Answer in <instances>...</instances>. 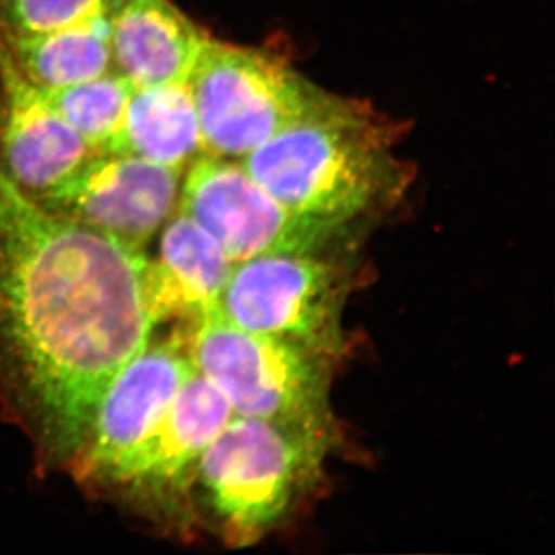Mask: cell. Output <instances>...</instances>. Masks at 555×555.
Wrapping results in <instances>:
<instances>
[{
	"mask_svg": "<svg viewBox=\"0 0 555 555\" xmlns=\"http://www.w3.org/2000/svg\"><path fill=\"white\" fill-rule=\"evenodd\" d=\"M144 251L51 214L0 173V392L40 467H67L153 324Z\"/></svg>",
	"mask_w": 555,
	"mask_h": 555,
	"instance_id": "6da1fadb",
	"label": "cell"
},
{
	"mask_svg": "<svg viewBox=\"0 0 555 555\" xmlns=\"http://www.w3.org/2000/svg\"><path fill=\"white\" fill-rule=\"evenodd\" d=\"M241 164L291 210L338 228L377 204L397 178L385 126L332 94Z\"/></svg>",
	"mask_w": 555,
	"mask_h": 555,
	"instance_id": "7a4b0ae2",
	"label": "cell"
},
{
	"mask_svg": "<svg viewBox=\"0 0 555 555\" xmlns=\"http://www.w3.org/2000/svg\"><path fill=\"white\" fill-rule=\"evenodd\" d=\"M334 438L233 415L201 456L199 486L219 535L232 547L259 542L315 483Z\"/></svg>",
	"mask_w": 555,
	"mask_h": 555,
	"instance_id": "3957f363",
	"label": "cell"
},
{
	"mask_svg": "<svg viewBox=\"0 0 555 555\" xmlns=\"http://www.w3.org/2000/svg\"><path fill=\"white\" fill-rule=\"evenodd\" d=\"M188 349L195 371L225 397L233 414L334 438L328 358L244 331L219 310L190 332Z\"/></svg>",
	"mask_w": 555,
	"mask_h": 555,
	"instance_id": "277c9868",
	"label": "cell"
},
{
	"mask_svg": "<svg viewBox=\"0 0 555 555\" xmlns=\"http://www.w3.org/2000/svg\"><path fill=\"white\" fill-rule=\"evenodd\" d=\"M208 155L243 159L331 94L286 62L208 38L188 78Z\"/></svg>",
	"mask_w": 555,
	"mask_h": 555,
	"instance_id": "5b68a950",
	"label": "cell"
},
{
	"mask_svg": "<svg viewBox=\"0 0 555 555\" xmlns=\"http://www.w3.org/2000/svg\"><path fill=\"white\" fill-rule=\"evenodd\" d=\"M345 283L317 254L259 255L236 262L218 299L229 323L334 361L345 349Z\"/></svg>",
	"mask_w": 555,
	"mask_h": 555,
	"instance_id": "8992f818",
	"label": "cell"
},
{
	"mask_svg": "<svg viewBox=\"0 0 555 555\" xmlns=\"http://www.w3.org/2000/svg\"><path fill=\"white\" fill-rule=\"evenodd\" d=\"M179 211L218 241L233 264L259 255L318 254L338 225L281 204L235 159L203 153L188 167Z\"/></svg>",
	"mask_w": 555,
	"mask_h": 555,
	"instance_id": "52a82bcc",
	"label": "cell"
},
{
	"mask_svg": "<svg viewBox=\"0 0 555 555\" xmlns=\"http://www.w3.org/2000/svg\"><path fill=\"white\" fill-rule=\"evenodd\" d=\"M233 414L225 397L193 372L158 430L102 489L158 524H193V489L201 456Z\"/></svg>",
	"mask_w": 555,
	"mask_h": 555,
	"instance_id": "ba28073f",
	"label": "cell"
},
{
	"mask_svg": "<svg viewBox=\"0 0 555 555\" xmlns=\"http://www.w3.org/2000/svg\"><path fill=\"white\" fill-rule=\"evenodd\" d=\"M193 372L188 343L175 332L158 345L149 343L105 390L89 436L65 469L101 494L158 430Z\"/></svg>",
	"mask_w": 555,
	"mask_h": 555,
	"instance_id": "9c48e42d",
	"label": "cell"
},
{
	"mask_svg": "<svg viewBox=\"0 0 555 555\" xmlns=\"http://www.w3.org/2000/svg\"><path fill=\"white\" fill-rule=\"evenodd\" d=\"M182 173L129 153L96 152L57 188L31 199L144 251L177 204Z\"/></svg>",
	"mask_w": 555,
	"mask_h": 555,
	"instance_id": "30bf717a",
	"label": "cell"
},
{
	"mask_svg": "<svg viewBox=\"0 0 555 555\" xmlns=\"http://www.w3.org/2000/svg\"><path fill=\"white\" fill-rule=\"evenodd\" d=\"M93 153L0 46V173L25 195L39 198Z\"/></svg>",
	"mask_w": 555,
	"mask_h": 555,
	"instance_id": "8fae6325",
	"label": "cell"
},
{
	"mask_svg": "<svg viewBox=\"0 0 555 555\" xmlns=\"http://www.w3.org/2000/svg\"><path fill=\"white\" fill-rule=\"evenodd\" d=\"M233 262L217 240L189 215L178 211L160 238L159 258L144 269V291L155 327L177 321L190 334L217 312Z\"/></svg>",
	"mask_w": 555,
	"mask_h": 555,
	"instance_id": "7c38bea8",
	"label": "cell"
},
{
	"mask_svg": "<svg viewBox=\"0 0 555 555\" xmlns=\"http://www.w3.org/2000/svg\"><path fill=\"white\" fill-rule=\"evenodd\" d=\"M113 69L133 86L184 82L210 36L171 0H109Z\"/></svg>",
	"mask_w": 555,
	"mask_h": 555,
	"instance_id": "4fadbf2b",
	"label": "cell"
},
{
	"mask_svg": "<svg viewBox=\"0 0 555 555\" xmlns=\"http://www.w3.org/2000/svg\"><path fill=\"white\" fill-rule=\"evenodd\" d=\"M119 153L179 170L206 153L188 80L133 87Z\"/></svg>",
	"mask_w": 555,
	"mask_h": 555,
	"instance_id": "5bb4252c",
	"label": "cell"
},
{
	"mask_svg": "<svg viewBox=\"0 0 555 555\" xmlns=\"http://www.w3.org/2000/svg\"><path fill=\"white\" fill-rule=\"evenodd\" d=\"M0 46L40 90H57L113 69L108 14L40 35H0Z\"/></svg>",
	"mask_w": 555,
	"mask_h": 555,
	"instance_id": "9a60e30c",
	"label": "cell"
},
{
	"mask_svg": "<svg viewBox=\"0 0 555 555\" xmlns=\"http://www.w3.org/2000/svg\"><path fill=\"white\" fill-rule=\"evenodd\" d=\"M133 83L118 72L57 90H42L54 112L96 152L119 153Z\"/></svg>",
	"mask_w": 555,
	"mask_h": 555,
	"instance_id": "2e32d148",
	"label": "cell"
},
{
	"mask_svg": "<svg viewBox=\"0 0 555 555\" xmlns=\"http://www.w3.org/2000/svg\"><path fill=\"white\" fill-rule=\"evenodd\" d=\"M109 0H0V35H40L108 14Z\"/></svg>",
	"mask_w": 555,
	"mask_h": 555,
	"instance_id": "e0dca14e",
	"label": "cell"
}]
</instances>
